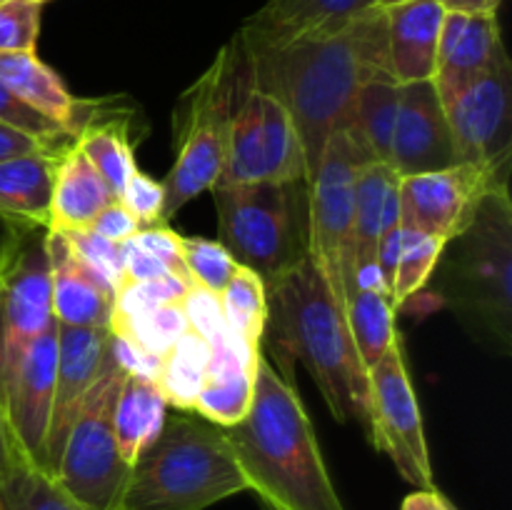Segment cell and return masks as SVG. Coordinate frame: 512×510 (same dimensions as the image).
<instances>
[{"label":"cell","mask_w":512,"mask_h":510,"mask_svg":"<svg viewBox=\"0 0 512 510\" xmlns=\"http://www.w3.org/2000/svg\"><path fill=\"white\" fill-rule=\"evenodd\" d=\"M245 83L285 105L305 150L308 178L335 130L350 128L360 88L393 78L388 15L360 10L345 23L260 53H245Z\"/></svg>","instance_id":"1"},{"label":"cell","mask_w":512,"mask_h":510,"mask_svg":"<svg viewBox=\"0 0 512 510\" xmlns=\"http://www.w3.org/2000/svg\"><path fill=\"white\" fill-rule=\"evenodd\" d=\"M223 433L265 510H345L303 400L265 355L248 415Z\"/></svg>","instance_id":"2"},{"label":"cell","mask_w":512,"mask_h":510,"mask_svg":"<svg viewBox=\"0 0 512 510\" xmlns=\"http://www.w3.org/2000/svg\"><path fill=\"white\" fill-rule=\"evenodd\" d=\"M265 298L263 340L268 338L283 360L305 365L338 423H358L373 440L368 368L353 343L345 310L315 260L308 255L265 285Z\"/></svg>","instance_id":"3"},{"label":"cell","mask_w":512,"mask_h":510,"mask_svg":"<svg viewBox=\"0 0 512 510\" xmlns=\"http://www.w3.org/2000/svg\"><path fill=\"white\" fill-rule=\"evenodd\" d=\"M428 283L473 338L512 350V203L510 183L483 198L475 218L440 253Z\"/></svg>","instance_id":"4"},{"label":"cell","mask_w":512,"mask_h":510,"mask_svg":"<svg viewBox=\"0 0 512 510\" xmlns=\"http://www.w3.org/2000/svg\"><path fill=\"white\" fill-rule=\"evenodd\" d=\"M245 490L223 428L178 410L165 415L158 438L130 465L120 510H205Z\"/></svg>","instance_id":"5"},{"label":"cell","mask_w":512,"mask_h":510,"mask_svg":"<svg viewBox=\"0 0 512 510\" xmlns=\"http://www.w3.org/2000/svg\"><path fill=\"white\" fill-rule=\"evenodd\" d=\"M213 200L220 243L265 285L310 255L308 180L215 185Z\"/></svg>","instance_id":"6"},{"label":"cell","mask_w":512,"mask_h":510,"mask_svg":"<svg viewBox=\"0 0 512 510\" xmlns=\"http://www.w3.org/2000/svg\"><path fill=\"white\" fill-rule=\"evenodd\" d=\"M243 83V48L233 35V40L220 50L215 63L205 70L203 78L193 85V90H188L185 98L178 158L168 178L163 180L165 223H170L190 200L218 185L230 143V123Z\"/></svg>","instance_id":"7"},{"label":"cell","mask_w":512,"mask_h":510,"mask_svg":"<svg viewBox=\"0 0 512 510\" xmlns=\"http://www.w3.org/2000/svg\"><path fill=\"white\" fill-rule=\"evenodd\" d=\"M125 370L113 350H105L103 368L85 395L65 438L53 480L83 508L120 510L130 463L120 455L113 430V410Z\"/></svg>","instance_id":"8"},{"label":"cell","mask_w":512,"mask_h":510,"mask_svg":"<svg viewBox=\"0 0 512 510\" xmlns=\"http://www.w3.org/2000/svg\"><path fill=\"white\" fill-rule=\"evenodd\" d=\"M375 160L350 128L335 130L308 178L310 258L345 310L353 293V203L355 175Z\"/></svg>","instance_id":"9"},{"label":"cell","mask_w":512,"mask_h":510,"mask_svg":"<svg viewBox=\"0 0 512 510\" xmlns=\"http://www.w3.org/2000/svg\"><path fill=\"white\" fill-rule=\"evenodd\" d=\"M0 240V388L30 343L53 323L48 228L3 220Z\"/></svg>","instance_id":"10"},{"label":"cell","mask_w":512,"mask_h":510,"mask_svg":"<svg viewBox=\"0 0 512 510\" xmlns=\"http://www.w3.org/2000/svg\"><path fill=\"white\" fill-rule=\"evenodd\" d=\"M308 180L303 140L280 100L243 83L218 185Z\"/></svg>","instance_id":"11"},{"label":"cell","mask_w":512,"mask_h":510,"mask_svg":"<svg viewBox=\"0 0 512 510\" xmlns=\"http://www.w3.org/2000/svg\"><path fill=\"white\" fill-rule=\"evenodd\" d=\"M370 413H373V440L395 463L398 473L415 490H433V463L420 418L418 395L405 363L403 338H395L383 358L368 370Z\"/></svg>","instance_id":"12"},{"label":"cell","mask_w":512,"mask_h":510,"mask_svg":"<svg viewBox=\"0 0 512 510\" xmlns=\"http://www.w3.org/2000/svg\"><path fill=\"white\" fill-rule=\"evenodd\" d=\"M510 183V163H458L400 178V225L453 240L470 225L485 195Z\"/></svg>","instance_id":"13"},{"label":"cell","mask_w":512,"mask_h":510,"mask_svg":"<svg viewBox=\"0 0 512 510\" xmlns=\"http://www.w3.org/2000/svg\"><path fill=\"white\" fill-rule=\"evenodd\" d=\"M460 163L505 165L512 155V68L508 50L445 108Z\"/></svg>","instance_id":"14"},{"label":"cell","mask_w":512,"mask_h":510,"mask_svg":"<svg viewBox=\"0 0 512 510\" xmlns=\"http://www.w3.org/2000/svg\"><path fill=\"white\" fill-rule=\"evenodd\" d=\"M55 368H58V320H53L25 348L13 373L0 388V400H3L5 418L13 430L15 443L23 458L38 470H43L45 465Z\"/></svg>","instance_id":"15"},{"label":"cell","mask_w":512,"mask_h":510,"mask_svg":"<svg viewBox=\"0 0 512 510\" xmlns=\"http://www.w3.org/2000/svg\"><path fill=\"white\" fill-rule=\"evenodd\" d=\"M458 163L448 113L433 80L400 85V105L390 138V168L405 178Z\"/></svg>","instance_id":"16"},{"label":"cell","mask_w":512,"mask_h":510,"mask_svg":"<svg viewBox=\"0 0 512 510\" xmlns=\"http://www.w3.org/2000/svg\"><path fill=\"white\" fill-rule=\"evenodd\" d=\"M105 350H108V328H78V325L58 323V368H55L43 465V473L50 478L58 468L70 425L103 368Z\"/></svg>","instance_id":"17"},{"label":"cell","mask_w":512,"mask_h":510,"mask_svg":"<svg viewBox=\"0 0 512 510\" xmlns=\"http://www.w3.org/2000/svg\"><path fill=\"white\" fill-rule=\"evenodd\" d=\"M505 53L498 13H445L440 28L433 83L448 108L450 100Z\"/></svg>","instance_id":"18"},{"label":"cell","mask_w":512,"mask_h":510,"mask_svg":"<svg viewBox=\"0 0 512 510\" xmlns=\"http://www.w3.org/2000/svg\"><path fill=\"white\" fill-rule=\"evenodd\" d=\"M373 5L375 0H268L243 20L235 38L245 53L273 50L335 28Z\"/></svg>","instance_id":"19"},{"label":"cell","mask_w":512,"mask_h":510,"mask_svg":"<svg viewBox=\"0 0 512 510\" xmlns=\"http://www.w3.org/2000/svg\"><path fill=\"white\" fill-rule=\"evenodd\" d=\"M263 350L250 348L233 330H225L215 343H210L208 373L198 393L193 413L210 420L220 428L240 423L253 403L255 368Z\"/></svg>","instance_id":"20"},{"label":"cell","mask_w":512,"mask_h":510,"mask_svg":"<svg viewBox=\"0 0 512 510\" xmlns=\"http://www.w3.org/2000/svg\"><path fill=\"white\" fill-rule=\"evenodd\" d=\"M50 300L60 325L108 328L115 293L98 273L70 248L63 233L48 228Z\"/></svg>","instance_id":"21"},{"label":"cell","mask_w":512,"mask_h":510,"mask_svg":"<svg viewBox=\"0 0 512 510\" xmlns=\"http://www.w3.org/2000/svg\"><path fill=\"white\" fill-rule=\"evenodd\" d=\"M0 83L18 95L28 108L55 120L60 128L78 138L80 130L105 110L110 100H80L68 93L65 83L53 68L30 53H0Z\"/></svg>","instance_id":"22"},{"label":"cell","mask_w":512,"mask_h":510,"mask_svg":"<svg viewBox=\"0 0 512 510\" xmlns=\"http://www.w3.org/2000/svg\"><path fill=\"white\" fill-rule=\"evenodd\" d=\"M390 70L400 85L433 80L445 10L438 0H408L385 8Z\"/></svg>","instance_id":"23"},{"label":"cell","mask_w":512,"mask_h":510,"mask_svg":"<svg viewBox=\"0 0 512 510\" xmlns=\"http://www.w3.org/2000/svg\"><path fill=\"white\" fill-rule=\"evenodd\" d=\"M400 175L383 160H365L355 175L353 203V275L378 265V245L400 225Z\"/></svg>","instance_id":"24"},{"label":"cell","mask_w":512,"mask_h":510,"mask_svg":"<svg viewBox=\"0 0 512 510\" xmlns=\"http://www.w3.org/2000/svg\"><path fill=\"white\" fill-rule=\"evenodd\" d=\"M118 200L98 170L93 168L78 143L70 145L55 165L53 200H50V230L88 228L95 215Z\"/></svg>","instance_id":"25"},{"label":"cell","mask_w":512,"mask_h":510,"mask_svg":"<svg viewBox=\"0 0 512 510\" xmlns=\"http://www.w3.org/2000/svg\"><path fill=\"white\" fill-rule=\"evenodd\" d=\"M60 155L30 153L0 160V218L48 228Z\"/></svg>","instance_id":"26"},{"label":"cell","mask_w":512,"mask_h":510,"mask_svg":"<svg viewBox=\"0 0 512 510\" xmlns=\"http://www.w3.org/2000/svg\"><path fill=\"white\" fill-rule=\"evenodd\" d=\"M168 403L163 398L158 380L145 375L125 373L113 410V430L120 455L133 465V460L158 438L165 423Z\"/></svg>","instance_id":"27"},{"label":"cell","mask_w":512,"mask_h":510,"mask_svg":"<svg viewBox=\"0 0 512 510\" xmlns=\"http://www.w3.org/2000/svg\"><path fill=\"white\" fill-rule=\"evenodd\" d=\"M85 158L93 163L100 178L108 183L115 198L123 193L125 180L138 170L130 145V115L128 110H118L110 100L100 115H95L75 138Z\"/></svg>","instance_id":"28"},{"label":"cell","mask_w":512,"mask_h":510,"mask_svg":"<svg viewBox=\"0 0 512 510\" xmlns=\"http://www.w3.org/2000/svg\"><path fill=\"white\" fill-rule=\"evenodd\" d=\"M395 315H398V308L385 290L355 288L350 293L345 318H348V328L360 360L368 370L383 358L390 343L400 335L395 328Z\"/></svg>","instance_id":"29"},{"label":"cell","mask_w":512,"mask_h":510,"mask_svg":"<svg viewBox=\"0 0 512 510\" xmlns=\"http://www.w3.org/2000/svg\"><path fill=\"white\" fill-rule=\"evenodd\" d=\"M400 105V83L395 78L370 80L360 88L353 108L350 130L363 140L375 160L388 163L390 138Z\"/></svg>","instance_id":"30"},{"label":"cell","mask_w":512,"mask_h":510,"mask_svg":"<svg viewBox=\"0 0 512 510\" xmlns=\"http://www.w3.org/2000/svg\"><path fill=\"white\" fill-rule=\"evenodd\" d=\"M210 345L208 340L200 338L195 330H188L160 365L158 385L163 390L165 403L173 405L175 410H193L195 398L205 385V373H208Z\"/></svg>","instance_id":"31"},{"label":"cell","mask_w":512,"mask_h":510,"mask_svg":"<svg viewBox=\"0 0 512 510\" xmlns=\"http://www.w3.org/2000/svg\"><path fill=\"white\" fill-rule=\"evenodd\" d=\"M220 305H223L225 325L250 348H263L268 298H265V283L260 275L238 265L230 283L220 293Z\"/></svg>","instance_id":"32"},{"label":"cell","mask_w":512,"mask_h":510,"mask_svg":"<svg viewBox=\"0 0 512 510\" xmlns=\"http://www.w3.org/2000/svg\"><path fill=\"white\" fill-rule=\"evenodd\" d=\"M108 330L115 335H123L140 350H145L153 358L163 360L168 350L190 330L185 318L183 303H168L148 313L133 315V318H113Z\"/></svg>","instance_id":"33"},{"label":"cell","mask_w":512,"mask_h":510,"mask_svg":"<svg viewBox=\"0 0 512 510\" xmlns=\"http://www.w3.org/2000/svg\"><path fill=\"white\" fill-rule=\"evenodd\" d=\"M0 510H88L75 503L50 475L20 460L0 480Z\"/></svg>","instance_id":"34"},{"label":"cell","mask_w":512,"mask_h":510,"mask_svg":"<svg viewBox=\"0 0 512 510\" xmlns=\"http://www.w3.org/2000/svg\"><path fill=\"white\" fill-rule=\"evenodd\" d=\"M400 228H403V225H400ZM443 248L445 240L428 233H420V230L413 228H403V235H400L398 268H395V283L393 293H390L393 295L395 308H403L410 298H415V295L428 285Z\"/></svg>","instance_id":"35"},{"label":"cell","mask_w":512,"mask_h":510,"mask_svg":"<svg viewBox=\"0 0 512 510\" xmlns=\"http://www.w3.org/2000/svg\"><path fill=\"white\" fill-rule=\"evenodd\" d=\"M180 250H183L185 268H188L193 283L203 285L205 290L215 295L223 293L225 285L230 283L233 273L238 270V263L220 240L183 238L180 235Z\"/></svg>","instance_id":"36"},{"label":"cell","mask_w":512,"mask_h":510,"mask_svg":"<svg viewBox=\"0 0 512 510\" xmlns=\"http://www.w3.org/2000/svg\"><path fill=\"white\" fill-rule=\"evenodd\" d=\"M190 285L193 283L175 278V275H168V278L160 280H143V283H130V280H125L118 288V293H115L110 320L133 318V315L148 313V310H155L168 303H183Z\"/></svg>","instance_id":"37"},{"label":"cell","mask_w":512,"mask_h":510,"mask_svg":"<svg viewBox=\"0 0 512 510\" xmlns=\"http://www.w3.org/2000/svg\"><path fill=\"white\" fill-rule=\"evenodd\" d=\"M65 235L70 248L103 278L113 293H118L120 285L125 283V263H123V248L120 243H110V240L100 238L93 230L78 228V230H58Z\"/></svg>","instance_id":"38"},{"label":"cell","mask_w":512,"mask_h":510,"mask_svg":"<svg viewBox=\"0 0 512 510\" xmlns=\"http://www.w3.org/2000/svg\"><path fill=\"white\" fill-rule=\"evenodd\" d=\"M40 10L28 0H0V53H30L38 45Z\"/></svg>","instance_id":"39"},{"label":"cell","mask_w":512,"mask_h":510,"mask_svg":"<svg viewBox=\"0 0 512 510\" xmlns=\"http://www.w3.org/2000/svg\"><path fill=\"white\" fill-rule=\"evenodd\" d=\"M120 203L128 208V213L133 215L140 223V228H148V225H160L163 220V208H165V188L163 183L150 178L143 170H133L128 180L123 185V193H120Z\"/></svg>","instance_id":"40"},{"label":"cell","mask_w":512,"mask_h":510,"mask_svg":"<svg viewBox=\"0 0 512 510\" xmlns=\"http://www.w3.org/2000/svg\"><path fill=\"white\" fill-rule=\"evenodd\" d=\"M0 123L10 125V128H18L23 133L35 135V138L45 140H75L73 133H68L65 128H60L55 120L45 118L38 110L28 108L18 95L10 93L3 83H0Z\"/></svg>","instance_id":"41"},{"label":"cell","mask_w":512,"mask_h":510,"mask_svg":"<svg viewBox=\"0 0 512 510\" xmlns=\"http://www.w3.org/2000/svg\"><path fill=\"white\" fill-rule=\"evenodd\" d=\"M183 310L190 330H195L200 338L208 340V345L215 343L228 330L223 318V305H220V295L210 293L203 285H190L183 298Z\"/></svg>","instance_id":"42"},{"label":"cell","mask_w":512,"mask_h":510,"mask_svg":"<svg viewBox=\"0 0 512 510\" xmlns=\"http://www.w3.org/2000/svg\"><path fill=\"white\" fill-rule=\"evenodd\" d=\"M133 240L140 245V248L148 250L150 255H155L158 260H163L175 278L193 283L188 268H185L183 250H180V233H175L168 223L140 228L138 233L133 235Z\"/></svg>","instance_id":"43"},{"label":"cell","mask_w":512,"mask_h":510,"mask_svg":"<svg viewBox=\"0 0 512 510\" xmlns=\"http://www.w3.org/2000/svg\"><path fill=\"white\" fill-rule=\"evenodd\" d=\"M73 143L75 140L35 138V135L23 133V130L0 123V160L18 158V155H30V153L63 155Z\"/></svg>","instance_id":"44"},{"label":"cell","mask_w":512,"mask_h":510,"mask_svg":"<svg viewBox=\"0 0 512 510\" xmlns=\"http://www.w3.org/2000/svg\"><path fill=\"white\" fill-rule=\"evenodd\" d=\"M88 230H93L100 238L110 240V243H125V240L133 238L140 230V223L128 213L120 200H113L110 205H105L98 215H95L93 223L88 225Z\"/></svg>","instance_id":"45"},{"label":"cell","mask_w":512,"mask_h":510,"mask_svg":"<svg viewBox=\"0 0 512 510\" xmlns=\"http://www.w3.org/2000/svg\"><path fill=\"white\" fill-rule=\"evenodd\" d=\"M123 248V263H125V280L130 283H143V280H160V278H168L170 268L158 260L155 255H150L148 250L140 248L133 238L120 243Z\"/></svg>","instance_id":"46"},{"label":"cell","mask_w":512,"mask_h":510,"mask_svg":"<svg viewBox=\"0 0 512 510\" xmlns=\"http://www.w3.org/2000/svg\"><path fill=\"white\" fill-rule=\"evenodd\" d=\"M23 453H20L18 443L13 438V430H10L8 418H5V408H3V400H0V480L20 463Z\"/></svg>","instance_id":"47"},{"label":"cell","mask_w":512,"mask_h":510,"mask_svg":"<svg viewBox=\"0 0 512 510\" xmlns=\"http://www.w3.org/2000/svg\"><path fill=\"white\" fill-rule=\"evenodd\" d=\"M445 495L438 488L433 490H415L403 500L400 510H445Z\"/></svg>","instance_id":"48"},{"label":"cell","mask_w":512,"mask_h":510,"mask_svg":"<svg viewBox=\"0 0 512 510\" xmlns=\"http://www.w3.org/2000/svg\"><path fill=\"white\" fill-rule=\"evenodd\" d=\"M445 13H498L500 0H438Z\"/></svg>","instance_id":"49"},{"label":"cell","mask_w":512,"mask_h":510,"mask_svg":"<svg viewBox=\"0 0 512 510\" xmlns=\"http://www.w3.org/2000/svg\"><path fill=\"white\" fill-rule=\"evenodd\" d=\"M400 3H408V0H375V5L378 8H393V5H400Z\"/></svg>","instance_id":"50"},{"label":"cell","mask_w":512,"mask_h":510,"mask_svg":"<svg viewBox=\"0 0 512 510\" xmlns=\"http://www.w3.org/2000/svg\"><path fill=\"white\" fill-rule=\"evenodd\" d=\"M445 510H458V508H455V503H453V500H450V498H445Z\"/></svg>","instance_id":"51"},{"label":"cell","mask_w":512,"mask_h":510,"mask_svg":"<svg viewBox=\"0 0 512 510\" xmlns=\"http://www.w3.org/2000/svg\"><path fill=\"white\" fill-rule=\"evenodd\" d=\"M28 3H38V5H43V3H48V0H28Z\"/></svg>","instance_id":"52"}]
</instances>
